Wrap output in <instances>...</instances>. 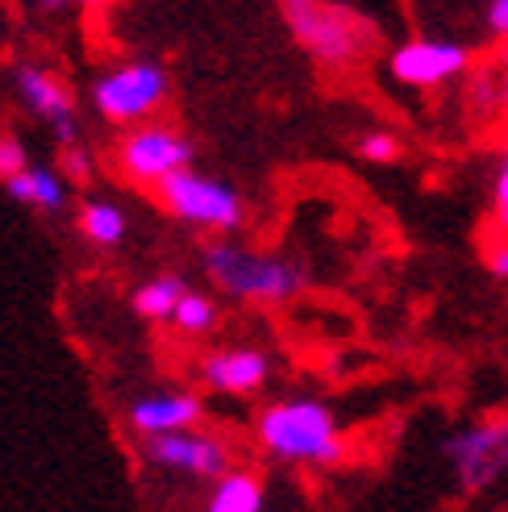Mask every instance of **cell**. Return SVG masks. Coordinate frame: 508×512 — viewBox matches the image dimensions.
<instances>
[{"mask_svg":"<svg viewBox=\"0 0 508 512\" xmlns=\"http://www.w3.org/2000/svg\"><path fill=\"white\" fill-rule=\"evenodd\" d=\"M167 321H171L175 329H180L184 338H205V334H213V329H217L221 309H217V300H213V296L184 288V296L175 300V309H171V317H167Z\"/></svg>","mask_w":508,"mask_h":512,"instance_id":"obj_17","label":"cell"},{"mask_svg":"<svg viewBox=\"0 0 508 512\" xmlns=\"http://www.w3.org/2000/svg\"><path fill=\"white\" fill-rule=\"evenodd\" d=\"M59 175L67 179V184H75V188H84L88 179H92V155H88V146H84V142H67V146H63V155H59Z\"/></svg>","mask_w":508,"mask_h":512,"instance_id":"obj_19","label":"cell"},{"mask_svg":"<svg viewBox=\"0 0 508 512\" xmlns=\"http://www.w3.org/2000/svg\"><path fill=\"white\" fill-rule=\"evenodd\" d=\"M254 442L284 467H338L346 458V433L321 396L271 400L254 417Z\"/></svg>","mask_w":508,"mask_h":512,"instance_id":"obj_1","label":"cell"},{"mask_svg":"<svg viewBox=\"0 0 508 512\" xmlns=\"http://www.w3.org/2000/svg\"><path fill=\"white\" fill-rule=\"evenodd\" d=\"M471 71V50L467 42L454 38H409L388 55V75L404 88H442L450 80Z\"/></svg>","mask_w":508,"mask_h":512,"instance_id":"obj_9","label":"cell"},{"mask_svg":"<svg viewBox=\"0 0 508 512\" xmlns=\"http://www.w3.org/2000/svg\"><path fill=\"white\" fill-rule=\"evenodd\" d=\"M67 188L71 184H67V179L55 167H25L13 179H5V192L17 204H25V209H38L46 217H55V213L67 209Z\"/></svg>","mask_w":508,"mask_h":512,"instance_id":"obj_13","label":"cell"},{"mask_svg":"<svg viewBox=\"0 0 508 512\" xmlns=\"http://www.w3.org/2000/svg\"><path fill=\"white\" fill-rule=\"evenodd\" d=\"M30 167V155H25V142L13 130H0V184L13 179L17 171Z\"/></svg>","mask_w":508,"mask_h":512,"instance_id":"obj_20","label":"cell"},{"mask_svg":"<svg viewBox=\"0 0 508 512\" xmlns=\"http://www.w3.org/2000/svg\"><path fill=\"white\" fill-rule=\"evenodd\" d=\"M142 454L150 467L205 479V483H213L217 475L234 467V446L221 433H205L200 425L180 429V433H159V438H142Z\"/></svg>","mask_w":508,"mask_h":512,"instance_id":"obj_8","label":"cell"},{"mask_svg":"<svg viewBox=\"0 0 508 512\" xmlns=\"http://www.w3.org/2000/svg\"><path fill=\"white\" fill-rule=\"evenodd\" d=\"M484 263H488V275L508 284V238H496L484 246Z\"/></svg>","mask_w":508,"mask_h":512,"instance_id":"obj_22","label":"cell"},{"mask_svg":"<svg viewBox=\"0 0 508 512\" xmlns=\"http://www.w3.org/2000/svg\"><path fill=\"white\" fill-rule=\"evenodd\" d=\"M488 96H496V105L508 113V59L496 67V71H488V88H484Z\"/></svg>","mask_w":508,"mask_h":512,"instance_id":"obj_23","label":"cell"},{"mask_svg":"<svg viewBox=\"0 0 508 512\" xmlns=\"http://www.w3.org/2000/svg\"><path fill=\"white\" fill-rule=\"evenodd\" d=\"M125 229H130V221H125V209L113 200H84L80 204V234L100 246V250H113L121 246Z\"/></svg>","mask_w":508,"mask_h":512,"instance_id":"obj_15","label":"cell"},{"mask_svg":"<svg viewBox=\"0 0 508 512\" xmlns=\"http://www.w3.org/2000/svg\"><path fill=\"white\" fill-rule=\"evenodd\" d=\"M267 508V483L250 467H230L213 479L205 512H263Z\"/></svg>","mask_w":508,"mask_h":512,"instance_id":"obj_14","label":"cell"},{"mask_svg":"<svg viewBox=\"0 0 508 512\" xmlns=\"http://www.w3.org/2000/svg\"><path fill=\"white\" fill-rule=\"evenodd\" d=\"M13 84H17V96L21 105L30 109L34 117H42L55 138L67 146V142H80V117H75V96L71 88L59 80L50 67H38V63H21L13 71Z\"/></svg>","mask_w":508,"mask_h":512,"instance_id":"obj_10","label":"cell"},{"mask_svg":"<svg viewBox=\"0 0 508 512\" xmlns=\"http://www.w3.org/2000/svg\"><path fill=\"white\" fill-rule=\"evenodd\" d=\"M184 288H188V284H184L180 275L163 271V275H155V279H146V284H138L134 296H130V304H134V313H138L142 321H167L171 309H175V300L184 296Z\"/></svg>","mask_w":508,"mask_h":512,"instance_id":"obj_16","label":"cell"},{"mask_svg":"<svg viewBox=\"0 0 508 512\" xmlns=\"http://www.w3.org/2000/svg\"><path fill=\"white\" fill-rule=\"evenodd\" d=\"M488 34L508 38V0H488Z\"/></svg>","mask_w":508,"mask_h":512,"instance_id":"obj_24","label":"cell"},{"mask_svg":"<svg viewBox=\"0 0 508 512\" xmlns=\"http://www.w3.org/2000/svg\"><path fill=\"white\" fill-rule=\"evenodd\" d=\"M155 196L159 204L192 229H205V234H217V238H230L246 225V200L234 184L209 175V171H196V167H184L167 179L155 184Z\"/></svg>","mask_w":508,"mask_h":512,"instance_id":"obj_4","label":"cell"},{"mask_svg":"<svg viewBox=\"0 0 508 512\" xmlns=\"http://www.w3.org/2000/svg\"><path fill=\"white\" fill-rule=\"evenodd\" d=\"M492 213H496L500 234L508 238V150L500 155V167H496V184H492Z\"/></svg>","mask_w":508,"mask_h":512,"instance_id":"obj_21","label":"cell"},{"mask_svg":"<svg viewBox=\"0 0 508 512\" xmlns=\"http://www.w3.org/2000/svg\"><path fill=\"white\" fill-rule=\"evenodd\" d=\"M125 421L138 438H159V433H180L196 429L205 421V400L188 388H167V392H146L125 408Z\"/></svg>","mask_w":508,"mask_h":512,"instance_id":"obj_12","label":"cell"},{"mask_svg":"<svg viewBox=\"0 0 508 512\" xmlns=\"http://www.w3.org/2000/svg\"><path fill=\"white\" fill-rule=\"evenodd\" d=\"M171 96V75L163 63L150 59H130L117 63L105 75H96L92 84V109L109 125H138L150 121Z\"/></svg>","mask_w":508,"mask_h":512,"instance_id":"obj_5","label":"cell"},{"mask_svg":"<svg viewBox=\"0 0 508 512\" xmlns=\"http://www.w3.org/2000/svg\"><path fill=\"white\" fill-rule=\"evenodd\" d=\"M34 5L42 9V13H63V9H88V13H96V9H105L109 0H34Z\"/></svg>","mask_w":508,"mask_h":512,"instance_id":"obj_25","label":"cell"},{"mask_svg":"<svg viewBox=\"0 0 508 512\" xmlns=\"http://www.w3.org/2000/svg\"><path fill=\"white\" fill-rule=\"evenodd\" d=\"M200 263H205V275L225 296L242 304H288L309 284L304 263L284 259V254L246 250L238 242H209Z\"/></svg>","mask_w":508,"mask_h":512,"instance_id":"obj_2","label":"cell"},{"mask_svg":"<svg viewBox=\"0 0 508 512\" xmlns=\"http://www.w3.org/2000/svg\"><path fill=\"white\" fill-rule=\"evenodd\" d=\"M292 38L321 67H350L371 50V25L338 0H279Z\"/></svg>","mask_w":508,"mask_h":512,"instance_id":"obj_3","label":"cell"},{"mask_svg":"<svg viewBox=\"0 0 508 512\" xmlns=\"http://www.w3.org/2000/svg\"><path fill=\"white\" fill-rule=\"evenodd\" d=\"M354 150H359V159L388 167V163H396V159L404 155V142H400L392 130H367L359 142H354Z\"/></svg>","mask_w":508,"mask_h":512,"instance_id":"obj_18","label":"cell"},{"mask_svg":"<svg viewBox=\"0 0 508 512\" xmlns=\"http://www.w3.org/2000/svg\"><path fill=\"white\" fill-rule=\"evenodd\" d=\"M442 458L459 475L463 492H488L508 475V413L454 429L442 442Z\"/></svg>","mask_w":508,"mask_h":512,"instance_id":"obj_7","label":"cell"},{"mask_svg":"<svg viewBox=\"0 0 508 512\" xmlns=\"http://www.w3.org/2000/svg\"><path fill=\"white\" fill-rule=\"evenodd\" d=\"M113 159H117V171L130 179V184L155 188L159 179L192 167L196 146L184 130H175L167 121H138V125H125Z\"/></svg>","mask_w":508,"mask_h":512,"instance_id":"obj_6","label":"cell"},{"mask_svg":"<svg viewBox=\"0 0 508 512\" xmlns=\"http://www.w3.org/2000/svg\"><path fill=\"white\" fill-rule=\"evenodd\" d=\"M200 383L209 392H221V396H254L263 392L271 375H275V363L271 354L259 350V346H221V350H209L200 358L196 367Z\"/></svg>","mask_w":508,"mask_h":512,"instance_id":"obj_11","label":"cell"}]
</instances>
